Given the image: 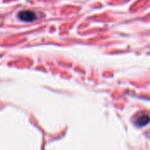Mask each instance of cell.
Masks as SVG:
<instances>
[{
	"mask_svg": "<svg viewBox=\"0 0 150 150\" xmlns=\"http://www.w3.org/2000/svg\"><path fill=\"white\" fill-rule=\"evenodd\" d=\"M150 121V115L148 113L142 112L139 115H137L136 120H135V124L137 127H145L146 125H148Z\"/></svg>",
	"mask_w": 150,
	"mask_h": 150,
	"instance_id": "cell-1",
	"label": "cell"
},
{
	"mask_svg": "<svg viewBox=\"0 0 150 150\" xmlns=\"http://www.w3.org/2000/svg\"><path fill=\"white\" fill-rule=\"evenodd\" d=\"M18 18L23 20V21H27V22H31L33 21L36 18V14L30 10H25L22 11L18 13Z\"/></svg>",
	"mask_w": 150,
	"mask_h": 150,
	"instance_id": "cell-2",
	"label": "cell"
}]
</instances>
